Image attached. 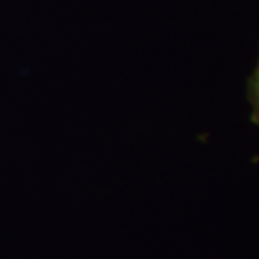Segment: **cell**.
<instances>
[{"mask_svg":"<svg viewBox=\"0 0 259 259\" xmlns=\"http://www.w3.org/2000/svg\"><path fill=\"white\" fill-rule=\"evenodd\" d=\"M253 101H255V108L259 114V69L255 76V82H253Z\"/></svg>","mask_w":259,"mask_h":259,"instance_id":"1","label":"cell"}]
</instances>
